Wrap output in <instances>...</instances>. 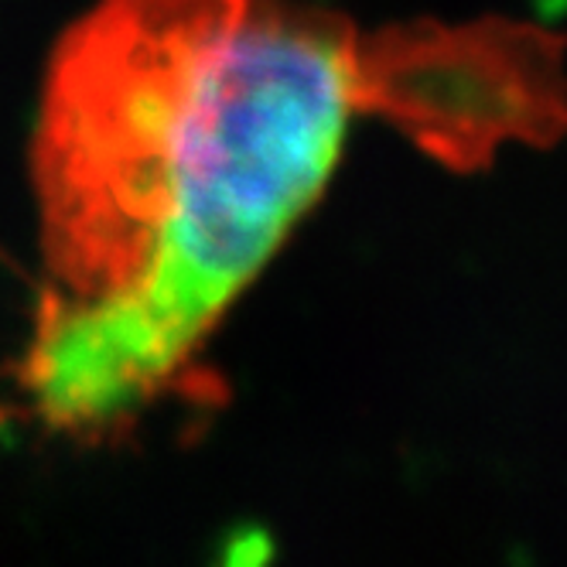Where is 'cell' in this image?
I'll return each instance as SVG.
<instances>
[{
    "instance_id": "obj_1",
    "label": "cell",
    "mask_w": 567,
    "mask_h": 567,
    "mask_svg": "<svg viewBox=\"0 0 567 567\" xmlns=\"http://www.w3.org/2000/svg\"><path fill=\"white\" fill-rule=\"evenodd\" d=\"M355 28L298 0H100L52 52L31 144L42 291L21 393L106 444L195 355L326 192Z\"/></svg>"
},
{
    "instance_id": "obj_2",
    "label": "cell",
    "mask_w": 567,
    "mask_h": 567,
    "mask_svg": "<svg viewBox=\"0 0 567 567\" xmlns=\"http://www.w3.org/2000/svg\"><path fill=\"white\" fill-rule=\"evenodd\" d=\"M349 103L444 168L482 172L506 141L550 147L564 134V42L506 18L386 24L355 34Z\"/></svg>"
}]
</instances>
